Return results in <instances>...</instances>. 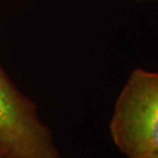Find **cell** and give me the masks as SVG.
<instances>
[{
    "label": "cell",
    "instance_id": "cell-1",
    "mask_svg": "<svg viewBox=\"0 0 158 158\" xmlns=\"http://www.w3.org/2000/svg\"><path fill=\"white\" fill-rule=\"evenodd\" d=\"M115 145L128 158L158 157V72L130 74L110 119Z\"/></svg>",
    "mask_w": 158,
    "mask_h": 158
},
{
    "label": "cell",
    "instance_id": "cell-2",
    "mask_svg": "<svg viewBox=\"0 0 158 158\" xmlns=\"http://www.w3.org/2000/svg\"><path fill=\"white\" fill-rule=\"evenodd\" d=\"M0 150L10 158H61L38 109L0 66Z\"/></svg>",
    "mask_w": 158,
    "mask_h": 158
},
{
    "label": "cell",
    "instance_id": "cell-3",
    "mask_svg": "<svg viewBox=\"0 0 158 158\" xmlns=\"http://www.w3.org/2000/svg\"><path fill=\"white\" fill-rule=\"evenodd\" d=\"M0 158H10V157H8L6 153H4L2 151H1V150H0Z\"/></svg>",
    "mask_w": 158,
    "mask_h": 158
},
{
    "label": "cell",
    "instance_id": "cell-4",
    "mask_svg": "<svg viewBox=\"0 0 158 158\" xmlns=\"http://www.w3.org/2000/svg\"><path fill=\"white\" fill-rule=\"evenodd\" d=\"M135 1H143V0H135Z\"/></svg>",
    "mask_w": 158,
    "mask_h": 158
},
{
    "label": "cell",
    "instance_id": "cell-5",
    "mask_svg": "<svg viewBox=\"0 0 158 158\" xmlns=\"http://www.w3.org/2000/svg\"><path fill=\"white\" fill-rule=\"evenodd\" d=\"M155 158H158V157H155Z\"/></svg>",
    "mask_w": 158,
    "mask_h": 158
},
{
    "label": "cell",
    "instance_id": "cell-6",
    "mask_svg": "<svg viewBox=\"0 0 158 158\" xmlns=\"http://www.w3.org/2000/svg\"><path fill=\"white\" fill-rule=\"evenodd\" d=\"M157 1H158V0H157Z\"/></svg>",
    "mask_w": 158,
    "mask_h": 158
}]
</instances>
